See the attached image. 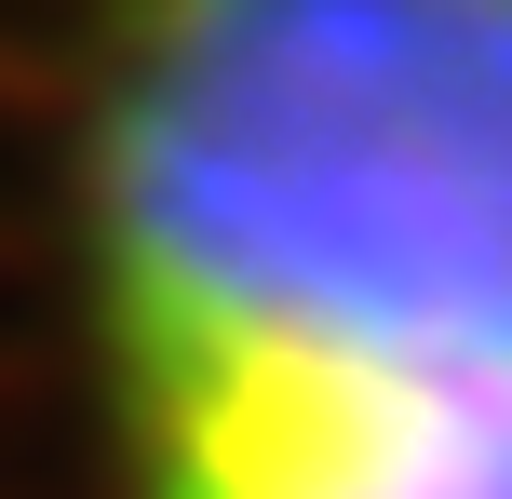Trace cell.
<instances>
[{"mask_svg":"<svg viewBox=\"0 0 512 499\" xmlns=\"http://www.w3.org/2000/svg\"><path fill=\"white\" fill-rule=\"evenodd\" d=\"M41 257L95 499H512V0H41Z\"/></svg>","mask_w":512,"mask_h":499,"instance_id":"cell-1","label":"cell"}]
</instances>
